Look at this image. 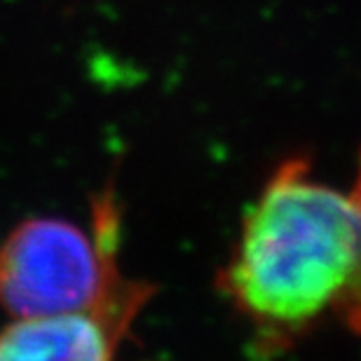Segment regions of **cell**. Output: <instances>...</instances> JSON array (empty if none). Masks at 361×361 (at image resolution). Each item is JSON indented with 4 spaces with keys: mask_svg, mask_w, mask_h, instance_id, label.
<instances>
[{
    "mask_svg": "<svg viewBox=\"0 0 361 361\" xmlns=\"http://www.w3.org/2000/svg\"><path fill=\"white\" fill-rule=\"evenodd\" d=\"M221 293L272 355L324 319L361 334V207L291 157L247 209Z\"/></svg>",
    "mask_w": 361,
    "mask_h": 361,
    "instance_id": "1",
    "label": "cell"
},
{
    "mask_svg": "<svg viewBox=\"0 0 361 361\" xmlns=\"http://www.w3.org/2000/svg\"><path fill=\"white\" fill-rule=\"evenodd\" d=\"M118 219L101 202L97 233L66 219H28L0 244V305L12 317L104 312L134 322L150 288L127 281L115 263Z\"/></svg>",
    "mask_w": 361,
    "mask_h": 361,
    "instance_id": "2",
    "label": "cell"
},
{
    "mask_svg": "<svg viewBox=\"0 0 361 361\" xmlns=\"http://www.w3.org/2000/svg\"><path fill=\"white\" fill-rule=\"evenodd\" d=\"M129 326L104 312L14 317L0 329V361H115Z\"/></svg>",
    "mask_w": 361,
    "mask_h": 361,
    "instance_id": "3",
    "label": "cell"
},
{
    "mask_svg": "<svg viewBox=\"0 0 361 361\" xmlns=\"http://www.w3.org/2000/svg\"><path fill=\"white\" fill-rule=\"evenodd\" d=\"M352 197L357 200V204L361 207V157H359V174L355 180V188H352Z\"/></svg>",
    "mask_w": 361,
    "mask_h": 361,
    "instance_id": "4",
    "label": "cell"
}]
</instances>
